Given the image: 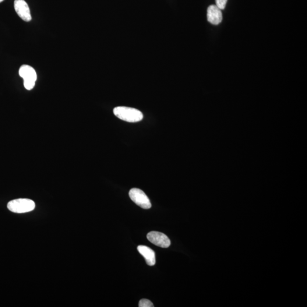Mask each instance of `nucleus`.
Segmentation results:
<instances>
[{
    "mask_svg": "<svg viewBox=\"0 0 307 307\" xmlns=\"http://www.w3.org/2000/svg\"><path fill=\"white\" fill-rule=\"evenodd\" d=\"M116 117L128 122H137L143 119L142 113L138 109L126 107H118L114 109Z\"/></svg>",
    "mask_w": 307,
    "mask_h": 307,
    "instance_id": "1",
    "label": "nucleus"
},
{
    "mask_svg": "<svg viewBox=\"0 0 307 307\" xmlns=\"http://www.w3.org/2000/svg\"><path fill=\"white\" fill-rule=\"evenodd\" d=\"M7 207L12 213H24L33 211L35 208V204L30 199H18L10 201Z\"/></svg>",
    "mask_w": 307,
    "mask_h": 307,
    "instance_id": "2",
    "label": "nucleus"
},
{
    "mask_svg": "<svg viewBox=\"0 0 307 307\" xmlns=\"http://www.w3.org/2000/svg\"><path fill=\"white\" fill-rule=\"evenodd\" d=\"M19 75L24 79V85L27 90H32L37 79V75L32 67L23 65L19 70Z\"/></svg>",
    "mask_w": 307,
    "mask_h": 307,
    "instance_id": "3",
    "label": "nucleus"
},
{
    "mask_svg": "<svg viewBox=\"0 0 307 307\" xmlns=\"http://www.w3.org/2000/svg\"><path fill=\"white\" fill-rule=\"evenodd\" d=\"M130 198L137 206L143 209H150L151 207L150 201L145 193L142 190L139 189H132L129 191Z\"/></svg>",
    "mask_w": 307,
    "mask_h": 307,
    "instance_id": "4",
    "label": "nucleus"
},
{
    "mask_svg": "<svg viewBox=\"0 0 307 307\" xmlns=\"http://www.w3.org/2000/svg\"><path fill=\"white\" fill-rule=\"evenodd\" d=\"M149 241L161 248H167L171 245V241L167 236L161 232H151L147 235Z\"/></svg>",
    "mask_w": 307,
    "mask_h": 307,
    "instance_id": "5",
    "label": "nucleus"
},
{
    "mask_svg": "<svg viewBox=\"0 0 307 307\" xmlns=\"http://www.w3.org/2000/svg\"><path fill=\"white\" fill-rule=\"evenodd\" d=\"M14 7L17 15L21 19L26 22H30L32 18L29 5L24 0H15Z\"/></svg>",
    "mask_w": 307,
    "mask_h": 307,
    "instance_id": "6",
    "label": "nucleus"
},
{
    "mask_svg": "<svg viewBox=\"0 0 307 307\" xmlns=\"http://www.w3.org/2000/svg\"><path fill=\"white\" fill-rule=\"evenodd\" d=\"M207 19L208 22L217 25L220 24L222 20L221 10L216 5H211L207 10Z\"/></svg>",
    "mask_w": 307,
    "mask_h": 307,
    "instance_id": "7",
    "label": "nucleus"
},
{
    "mask_svg": "<svg viewBox=\"0 0 307 307\" xmlns=\"http://www.w3.org/2000/svg\"><path fill=\"white\" fill-rule=\"evenodd\" d=\"M138 251L145 259L146 262L149 266H154L155 264V255L154 250L146 246L140 245L137 247Z\"/></svg>",
    "mask_w": 307,
    "mask_h": 307,
    "instance_id": "8",
    "label": "nucleus"
},
{
    "mask_svg": "<svg viewBox=\"0 0 307 307\" xmlns=\"http://www.w3.org/2000/svg\"><path fill=\"white\" fill-rule=\"evenodd\" d=\"M140 307H154L153 303L149 300L143 299H141L139 302Z\"/></svg>",
    "mask_w": 307,
    "mask_h": 307,
    "instance_id": "9",
    "label": "nucleus"
},
{
    "mask_svg": "<svg viewBox=\"0 0 307 307\" xmlns=\"http://www.w3.org/2000/svg\"><path fill=\"white\" fill-rule=\"evenodd\" d=\"M228 0H216V6L221 10L225 9Z\"/></svg>",
    "mask_w": 307,
    "mask_h": 307,
    "instance_id": "10",
    "label": "nucleus"
},
{
    "mask_svg": "<svg viewBox=\"0 0 307 307\" xmlns=\"http://www.w3.org/2000/svg\"><path fill=\"white\" fill-rule=\"evenodd\" d=\"M3 1H4V0H0V3L2 2Z\"/></svg>",
    "mask_w": 307,
    "mask_h": 307,
    "instance_id": "11",
    "label": "nucleus"
}]
</instances>
